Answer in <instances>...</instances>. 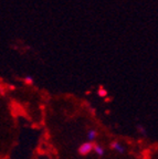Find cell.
<instances>
[{
	"label": "cell",
	"mask_w": 158,
	"mask_h": 159,
	"mask_svg": "<svg viewBox=\"0 0 158 159\" xmlns=\"http://www.w3.org/2000/svg\"><path fill=\"white\" fill-rule=\"evenodd\" d=\"M92 150H93V144L90 142L87 143H84V144H82L81 146H80L79 148V152L81 155H87L89 152H91Z\"/></svg>",
	"instance_id": "cell-1"
},
{
	"label": "cell",
	"mask_w": 158,
	"mask_h": 159,
	"mask_svg": "<svg viewBox=\"0 0 158 159\" xmlns=\"http://www.w3.org/2000/svg\"><path fill=\"white\" fill-rule=\"evenodd\" d=\"M112 148L113 149H115L116 152H124V150H125V148H124V146H122L119 143H117V142H114V143H112Z\"/></svg>",
	"instance_id": "cell-2"
},
{
	"label": "cell",
	"mask_w": 158,
	"mask_h": 159,
	"mask_svg": "<svg viewBox=\"0 0 158 159\" xmlns=\"http://www.w3.org/2000/svg\"><path fill=\"white\" fill-rule=\"evenodd\" d=\"M93 149H94V152H96L99 156H103L104 155V149L102 148L100 145H93Z\"/></svg>",
	"instance_id": "cell-3"
},
{
	"label": "cell",
	"mask_w": 158,
	"mask_h": 159,
	"mask_svg": "<svg viewBox=\"0 0 158 159\" xmlns=\"http://www.w3.org/2000/svg\"><path fill=\"white\" fill-rule=\"evenodd\" d=\"M97 134L95 130H93V129H91V130H89V133H87V139H89L90 142H92V140H94V139L96 138Z\"/></svg>",
	"instance_id": "cell-4"
},
{
	"label": "cell",
	"mask_w": 158,
	"mask_h": 159,
	"mask_svg": "<svg viewBox=\"0 0 158 159\" xmlns=\"http://www.w3.org/2000/svg\"><path fill=\"white\" fill-rule=\"evenodd\" d=\"M25 83L26 84H32L33 83V77L31 75H28V76L25 77Z\"/></svg>",
	"instance_id": "cell-5"
},
{
	"label": "cell",
	"mask_w": 158,
	"mask_h": 159,
	"mask_svg": "<svg viewBox=\"0 0 158 159\" xmlns=\"http://www.w3.org/2000/svg\"><path fill=\"white\" fill-rule=\"evenodd\" d=\"M99 95H100V96H106V95H107V91H106V89H100V91H99Z\"/></svg>",
	"instance_id": "cell-6"
}]
</instances>
